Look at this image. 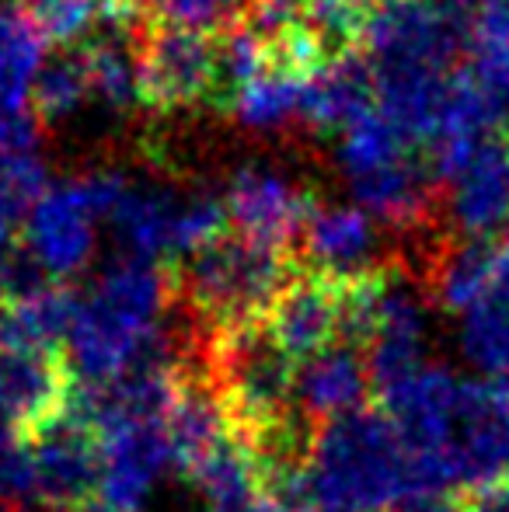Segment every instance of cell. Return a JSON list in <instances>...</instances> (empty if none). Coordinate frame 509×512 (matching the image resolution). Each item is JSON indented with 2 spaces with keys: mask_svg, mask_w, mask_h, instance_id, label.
Wrapping results in <instances>:
<instances>
[{
  "mask_svg": "<svg viewBox=\"0 0 509 512\" xmlns=\"http://www.w3.org/2000/svg\"><path fill=\"white\" fill-rule=\"evenodd\" d=\"M265 328L297 363L318 356L346 338V283L300 265L265 314Z\"/></svg>",
  "mask_w": 509,
  "mask_h": 512,
  "instance_id": "cell-9",
  "label": "cell"
},
{
  "mask_svg": "<svg viewBox=\"0 0 509 512\" xmlns=\"http://www.w3.org/2000/svg\"><path fill=\"white\" fill-rule=\"evenodd\" d=\"M0 512H56V509H32V502H0Z\"/></svg>",
  "mask_w": 509,
  "mask_h": 512,
  "instance_id": "cell-29",
  "label": "cell"
},
{
  "mask_svg": "<svg viewBox=\"0 0 509 512\" xmlns=\"http://www.w3.org/2000/svg\"><path fill=\"white\" fill-rule=\"evenodd\" d=\"M248 0H136V21L220 32L241 18Z\"/></svg>",
  "mask_w": 509,
  "mask_h": 512,
  "instance_id": "cell-24",
  "label": "cell"
},
{
  "mask_svg": "<svg viewBox=\"0 0 509 512\" xmlns=\"http://www.w3.org/2000/svg\"><path fill=\"white\" fill-rule=\"evenodd\" d=\"M447 213L457 234H496L509 223V143L492 136L447 185Z\"/></svg>",
  "mask_w": 509,
  "mask_h": 512,
  "instance_id": "cell-13",
  "label": "cell"
},
{
  "mask_svg": "<svg viewBox=\"0 0 509 512\" xmlns=\"http://www.w3.org/2000/svg\"><path fill=\"white\" fill-rule=\"evenodd\" d=\"M370 394H374V380H370L367 356L360 345L346 342V338L297 366L293 401L311 425H325L328 418L370 405Z\"/></svg>",
  "mask_w": 509,
  "mask_h": 512,
  "instance_id": "cell-12",
  "label": "cell"
},
{
  "mask_svg": "<svg viewBox=\"0 0 509 512\" xmlns=\"http://www.w3.org/2000/svg\"><path fill=\"white\" fill-rule=\"evenodd\" d=\"M77 304L81 297L67 283H49L18 304H0V345L63 349L74 328Z\"/></svg>",
  "mask_w": 509,
  "mask_h": 512,
  "instance_id": "cell-17",
  "label": "cell"
},
{
  "mask_svg": "<svg viewBox=\"0 0 509 512\" xmlns=\"http://www.w3.org/2000/svg\"><path fill=\"white\" fill-rule=\"evenodd\" d=\"M168 269L171 293L185 307V314L206 335H220L241 324L265 321L276 297L300 272V258L293 248L255 241L227 227L224 234L182 255Z\"/></svg>",
  "mask_w": 509,
  "mask_h": 512,
  "instance_id": "cell-3",
  "label": "cell"
},
{
  "mask_svg": "<svg viewBox=\"0 0 509 512\" xmlns=\"http://www.w3.org/2000/svg\"><path fill=\"white\" fill-rule=\"evenodd\" d=\"M461 345L471 366L489 373V380L509 370V258L499 251V272L492 286L464 310Z\"/></svg>",
  "mask_w": 509,
  "mask_h": 512,
  "instance_id": "cell-19",
  "label": "cell"
},
{
  "mask_svg": "<svg viewBox=\"0 0 509 512\" xmlns=\"http://www.w3.org/2000/svg\"><path fill=\"white\" fill-rule=\"evenodd\" d=\"M35 457V481L39 499L56 512H74L95 495L98 471H102V443L88 422L63 411L28 436Z\"/></svg>",
  "mask_w": 509,
  "mask_h": 512,
  "instance_id": "cell-7",
  "label": "cell"
},
{
  "mask_svg": "<svg viewBox=\"0 0 509 512\" xmlns=\"http://www.w3.org/2000/svg\"><path fill=\"white\" fill-rule=\"evenodd\" d=\"M46 42L42 25L18 0H0V112L28 108Z\"/></svg>",
  "mask_w": 509,
  "mask_h": 512,
  "instance_id": "cell-16",
  "label": "cell"
},
{
  "mask_svg": "<svg viewBox=\"0 0 509 512\" xmlns=\"http://www.w3.org/2000/svg\"><path fill=\"white\" fill-rule=\"evenodd\" d=\"M227 220L234 230L265 244L293 248L314 199L297 182L269 168H241L224 192Z\"/></svg>",
  "mask_w": 509,
  "mask_h": 512,
  "instance_id": "cell-11",
  "label": "cell"
},
{
  "mask_svg": "<svg viewBox=\"0 0 509 512\" xmlns=\"http://www.w3.org/2000/svg\"><path fill=\"white\" fill-rule=\"evenodd\" d=\"M84 98H91L88 56L81 42H74V46H60V53L39 67L28 95V112L39 119V126H49L74 112Z\"/></svg>",
  "mask_w": 509,
  "mask_h": 512,
  "instance_id": "cell-20",
  "label": "cell"
},
{
  "mask_svg": "<svg viewBox=\"0 0 509 512\" xmlns=\"http://www.w3.org/2000/svg\"><path fill=\"white\" fill-rule=\"evenodd\" d=\"M457 512H509V478L464 488L457 499Z\"/></svg>",
  "mask_w": 509,
  "mask_h": 512,
  "instance_id": "cell-25",
  "label": "cell"
},
{
  "mask_svg": "<svg viewBox=\"0 0 509 512\" xmlns=\"http://www.w3.org/2000/svg\"><path fill=\"white\" fill-rule=\"evenodd\" d=\"M307 495L314 512H391L429 492L391 415L381 405H363L318 425Z\"/></svg>",
  "mask_w": 509,
  "mask_h": 512,
  "instance_id": "cell-1",
  "label": "cell"
},
{
  "mask_svg": "<svg viewBox=\"0 0 509 512\" xmlns=\"http://www.w3.org/2000/svg\"><path fill=\"white\" fill-rule=\"evenodd\" d=\"M140 105L157 115L213 108L224 112L220 91V32L178 25H133Z\"/></svg>",
  "mask_w": 509,
  "mask_h": 512,
  "instance_id": "cell-5",
  "label": "cell"
},
{
  "mask_svg": "<svg viewBox=\"0 0 509 512\" xmlns=\"http://www.w3.org/2000/svg\"><path fill=\"white\" fill-rule=\"evenodd\" d=\"M171 307L168 262L123 255L105 265L77 304L67 338L70 370L84 384L119 380L136 363L140 349Z\"/></svg>",
  "mask_w": 509,
  "mask_h": 512,
  "instance_id": "cell-2",
  "label": "cell"
},
{
  "mask_svg": "<svg viewBox=\"0 0 509 512\" xmlns=\"http://www.w3.org/2000/svg\"><path fill=\"white\" fill-rule=\"evenodd\" d=\"M210 512H241L262 495V474H258L255 453L238 436H227L213 446L206 457L185 471Z\"/></svg>",
  "mask_w": 509,
  "mask_h": 512,
  "instance_id": "cell-18",
  "label": "cell"
},
{
  "mask_svg": "<svg viewBox=\"0 0 509 512\" xmlns=\"http://www.w3.org/2000/svg\"><path fill=\"white\" fill-rule=\"evenodd\" d=\"M297 258L304 269L325 272L342 283L391 269L398 251L387 248L381 220L363 206H311L297 237Z\"/></svg>",
  "mask_w": 509,
  "mask_h": 512,
  "instance_id": "cell-6",
  "label": "cell"
},
{
  "mask_svg": "<svg viewBox=\"0 0 509 512\" xmlns=\"http://www.w3.org/2000/svg\"><path fill=\"white\" fill-rule=\"evenodd\" d=\"M499 272L496 234H457L443 244L440 258L426 279V297L443 310H468L492 286Z\"/></svg>",
  "mask_w": 509,
  "mask_h": 512,
  "instance_id": "cell-15",
  "label": "cell"
},
{
  "mask_svg": "<svg viewBox=\"0 0 509 512\" xmlns=\"http://www.w3.org/2000/svg\"><path fill=\"white\" fill-rule=\"evenodd\" d=\"M102 216L88 203L81 182L53 185L25 216V237L32 255L53 279H70L95 255V223Z\"/></svg>",
  "mask_w": 509,
  "mask_h": 512,
  "instance_id": "cell-10",
  "label": "cell"
},
{
  "mask_svg": "<svg viewBox=\"0 0 509 512\" xmlns=\"http://www.w3.org/2000/svg\"><path fill=\"white\" fill-rule=\"evenodd\" d=\"M18 227H25V216H21V209L11 203V196L0 185V251L18 241Z\"/></svg>",
  "mask_w": 509,
  "mask_h": 512,
  "instance_id": "cell-26",
  "label": "cell"
},
{
  "mask_svg": "<svg viewBox=\"0 0 509 512\" xmlns=\"http://www.w3.org/2000/svg\"><path fill=\"white\" fill-rule=\"evenodd\" d=\"M297 359L272 338L265 321L210 335L203 370L245 446L297 415Z\"/></svg>",
  "mask_w": 509,
  "mask_h": 512,
  "instance_id": "cell-4",
  "label": "cell"
},
{
  "mask_svg": "<svg viewBox=\"0 0 509 512\" xmlns=\"http://www.w3.org/2000/svg\"><path fill=\"white\" fill-rule=\"evenodd\" d=\"M377 7L381 0H300V18L335 63L349 53H363Z\"/></svg>",
  "mask_w": 509,
  "mask_h": 512,
  "instance_id": "cell-21",
  "label": "cell"
},
{
  "mask_svg": "<svg viewBox=\"0 0 509 512\" xmlns=\"http://www.w3.org/2000/svg\"><path fill=\"white\" fill-rule=\"evenodd\" d=\"M300 98H304V81H293L276 70H262L241 88L231 115H238L252 129H276L293 115H300Z\"/></svg>",
  "mask_w": 509,
  "mask_h": 512,
  "instance_id": "cell-23",
  "label": "cell"
},
{
  "mask_svg": "<svg viewBox=\"0 0 509 512\" xmlns=\"http://www.w3.org/2000/svg\"><path fill=\"white\" fill-rule=\"evenodd\" d=\"M391 512H457V506L447 495H419V499H408L401 506H394Z\"/></svg>",
  "mask_w": 509,
  "mask_h": 512,
  "instance_id": "cell-27",
  "label": "cell"
},
{
  "mask_svg": "<svg viewBox=\"0 0 509 512\" xmlns=\"http://www.w3.org/2000/svg\"><path fill=\"white\" fill-rule=\"evenodd\" d=\"M342 147H339V164L349 178L367 175V171H377L384 164L405 157L408 150H415L398 129L387 122V115L381 108H370L367 115L353 122L349 129H342Z\"/></svg>",
  "mask_w": 509,
  "mask_h": 512,
  "instance_id": "cell-22",
  "label": "cell"
},
{
  "mask_svg": "<svg viewBox=\"0 0 509 512\" xmlns=\"http://www.w3.org/2000/svg\"><path fill=\"white\" fill-rule=\"evenodd\" d=\"M370 108H377V70L367 53H349L304 84L300 119L318 133H342Z\"/></svg>",
  "mask_w": 509,
  "mask_h": 512,
  "instance_id": "cell-14",
  "label": "cell"
},
{
  "mask_svg": "<svg viewBox=\"0 0 509 512\" xmlns=\"http://www.w3.org/2000/svg\"><path fill=\"white\" fill-rule=\"evenodd\" d=\"M74 380L63 349L0 345V418L32 436L70 408Z\"/></svg>",
  "mask_w": 509,
  "mask_h": 512,
  "instance_id": "cell-8",
  "label": "cell"
},
{
  "mask_svg": "<svg viewBox=\"0 0 509 512\" xmlns=\"http://www.w3.org/2000/svg\"><path fill=\"white\" fill-rule=\"evenodd\" d=\"M503 140H506V143H509V129H506V133H503Z\"/></svg>",
  "mask_w": 509,
  "mask_h": 512,
  "instance_id": "cell-30",
  "label": "cell"
},
{
  "mask_svg": "<svg viewBox=\"0 0 509 512\" xmlns=\"http://www.w3.org/2000/svg\"><path fill=\"white\" fill-rule=\"evenodd\" d=\"M241 512H314V509H307V506H290V502H279V499H272V495H258L252 506H245Z\"/></svg>",
  "mask_w": 509,
  "mask_h": 512,
  "instance_id": "cell-28",
  "label": "cell"
}]
</instances>
